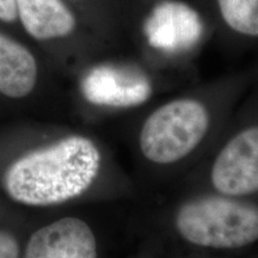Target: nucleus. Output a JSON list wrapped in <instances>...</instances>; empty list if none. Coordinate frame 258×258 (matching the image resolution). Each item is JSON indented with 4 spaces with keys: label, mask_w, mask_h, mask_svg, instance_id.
<instances>
[{
    "label": "nucleus",
    "mask_w": 258,
    "mask_h": 258,
    "mask_svg": "<svg viewBox=\"0 0 258 258\" xmlns=\"http://www.w3.org/2000/svg\"><path fill=\"white\" fill-rule=\"evenodd\" d=\"M211 183L215 191L244 198L258 191V125L231 138L213 163Z\"/></svg>",
    "instance_id": "4"
},
{
    "label": "nucleus",
    "mask_w": 258,
    "mask_h": 258,
    "mask_svg": "<svg viewBox=\"0 0 258 258\" xmlns=\"http://www.w3.org/2000/svg\"><path fill=\"white\" fill-rule=\"evenodd\" d=\"M83 92L96 104L124 105L144 101L150 86L143 79L111 66L93 69L83 80Z\"/></svg>",
    "instance_id": "6"
},
{
    "label": "nucleus",
    "mask_w": 258,
    "mask_h": 258,
    "mask_svg": "<svg viewBox=\"0 0 258 258\" xmlns=\"http://www.w3.org/2000/svg\"><path fill=\"white\" fill-rule=\"evenodd\" d=\"M18 17L16 0H0V21L12 23Z\"/></svg>",
    "instance_id": "11"
},
{
    "label": "nucleus",
    "mask_w": 258,
    "mask_h": 258,
    "mask_svg": "<svg viewBox=\"0 0 258 258\" xmlns=\"http://www.w3.org/2000/svg\"><path fill=\"white\" fill-rule=\"evenodd\" d=\"M225 23L246 36H258V0H218Z\"/></svg>",
    "instance_id": "9"
},
{
    "label": "nucleus",
    "mask_w": 258,
    "mask_h": 258,
    "mask_svg": "<svg viewBox=\"0 0 258 258\" xmlns=\"http://www.w3.org/2000/svg\"><path fill=\"white\" fill-rule=\"evenodd\" d=\"M177 233L186 243L214 250H235L258 240V207L225 195L202 196L177 212Z\"/></svg>",
    "instance_id": "2"
},
{
    "label": "nucleus",
    "mask_w": 258,
    "mask_h": 258,
    "mask_svg": "<svg viewBox=\"0 0 258 258\" xmlns=\"http://www.w3.org/2000/svg\"><path fill=\"white\" fill-rule=\"evenodd\" d=\"M36 80L37 64L32 54L0 32V92L22 98L32 91Z\"/></svg>",
    "instance_id": "8"
},
{
    "label": "nucleus",
    "mask_w": 258,
    "mask_h": 258,
    "mask_svg": "<svg viewBox=\"0 0 258 258\" xmlns=\"http://www.w3.org/2000/svg\"><path fill=\"white\" fill-rule=\"evenodd\" d=\"M209 124L211 116L205 104L191 98L175 99L146 118L139 134V147L150 163H178L202 143Z\"/></svg>",
    "instance_id": "3"
},
{
    "label": "nucleus",
    "mask_w": 258,
    "mask_h": 258,
    "mask_svg": "<svg viewBox=\"0 0 258 258\" xmlns=\"http://www.w3.org/2000/svg\"><path fill=\"white\" fill-rule=\"evenodd\" d=\"M91 227L78 218H63L31 235L24 258H97Z\"/></svg>",
    "instance_id": "5"
},
{
    "label": "nucleus",
    "mask_w": 258,
    "mask_h": 258,
    "mask_svg": "<svg viewBox=\"0 0 258 258\" xmlns=\"http://www.w3.org/2000/svg\"><path fill=\"white\" fill-rule=\"evenodd\" d=\"M101 153L88 138L70 137L16 161L5 176V188L29 206L60 205L88 190L99 172Z\"/></svg>",
    "instance_id": "1"
},
{
    "label": "nucleus",
    "mask_w": 258,
    "mask_h": 258,
    "mask_svg": "<svg viewBox=\"0 0 258 258\" xmlns=\"http://www.w3.org/2000/svg\"><path fill=\"white\" fill-rule=\"evenodd\" d=\"M19 19L36 40L63 37L76 28V18L62 0H16Z\"/></svg>",
    "instance_id": "7"
},
{
    "label": "nucleus",
    "mask_w": 258,
    "mask_h": 258,
    "mask_svg": "<svg viewBox=\"0 0 258 258\" xmlns=\"http://www.w3.org/2000/svg\"><path fill=\"white\" fill-rule=\"evenodd\" d=\"M18 245L15 238L5 232H0V258H18Z\"/></svg>",
    "instance_id": "10"
}]
</instances>
